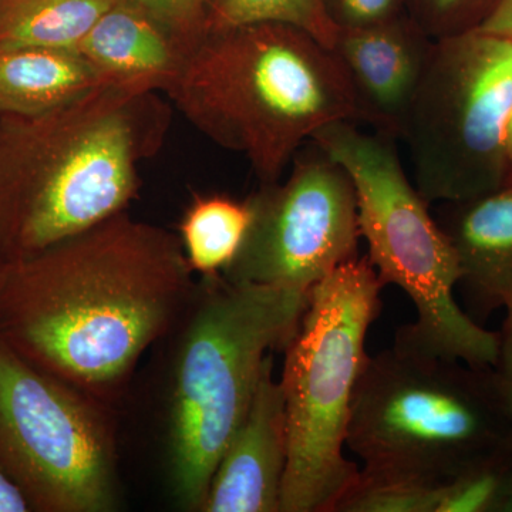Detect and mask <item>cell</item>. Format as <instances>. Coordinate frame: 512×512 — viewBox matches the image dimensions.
Returning a JSON list of instances; mask_svg holds the SVG:
<instances>
[{"label":"cell","mask_w":512,"mask_h":512,"mask_svg":"<svg viewBox=\"0 0 512 512\" xmlns=\"http://www.w3.org/2000/svg\"><path fill=\"white\" fill-rule=\"evenodd\" d=\"M191 272L177 235L121 211L0 264V339L74 389L103 392L171 325Z\"/></svg>","instance_id":"1"},{"label":"cell","mask_w":512,"mask_h":512,"mask_svg":"<svg viewBox=\"0 0 512 512\" xmlns=\"http://www.w3.org/2000/svg\"><path fill=\"white\" fill-rule=\"evenodd\" d=\"M157 93L101 84L0 126V264L35 255L126 210L164 140Z\"/></svg>","instance_id":"2"},{"label":"cell","mask_w":512,"mask_h":512,"mask_svg":"<svg viewBox=\"0 0 512 512\" xmlns=\"http://www.w3.org/2000/svg\"><path fill=\"white\" fill-rule=\"evenodd\" d=\"M167 94L192 126L247 158L264 184L279 181L320 128L360 121L332 50L281 23L208 29Z\"/></svg>","instance_id":"3"},{"label":"cell","mask_w":512,"mask_h":512,"mask_svg":"<svg viewBox=\"0 0 512 512\" xmlns=\"http://www.w3.org/2000/svg\"><path fill=\"white\" fill-rule=\"evenodd\" d=\"M346 448L360 477L439 485L512 454V416L491 366L427 355L393 342L367 356Z\"/></svg>","instance_id":"4"},{"label":"cell","mask_w":512,"mask_h":512,"mask_svg":"<svg viewBox=\"0 0 512 512\" xmlns=\"http://www.w3.org/2000/svg\"><path fill=\"white\" fill-rule=\"evenodd\" d=\"M205 279L178 350L168 419L170 487L187 511H201L266 357L285 349L308 303L293 289Z\"/></svg>","instance_id":"5"},{"label":"cell","mask_w":512,"mask_h":512,"mask_svg":"<svg viewBox=\"0 0 512 512\" xmlns=\"http://www.w3.org/2000/svg\"><path fill=\"white\" fill-rule=\"evenodd\" d=\"M383 288L365 256L339 266L308 293L279 380L288 426L281 512H336L359 480L360 468L345 448Z\"/></svg>","instance_id":"6"},{"label":"cell","mask_w":512,"mask_h":512,"mask_svg":"<svg viewBox=\"0 0 512 512\" xmlns=\"http://www.w3.org/2000/svg\"><path fill=\"white\" fill-rule=\"evenodd\" d=\"M315 146L348 173L356 192L360 235L384 286L413 302L417 319L394 342L427 355L493 366L498 332L476 322L456 301L457 256L429 204L410 183L393 138L335 121L313 134Z\"/></svg>","instance_id":"7"},{"label":"cell","mask_w":512,"mask_h":512,"mask_svg":"<svg viewBox=\"0 0 512 512\" xmlns=\"http://www.w3.org/2000/svg\"><path fill=\"white\" fill-rule=\"evenodd\" d=\"M511 106L512 36L473 29L436 40L402 137L427 204L470 200L511 177Z\"/></svg>","instance_id":"8"},{"label":"cell","mask_w":512,"mask_h":512,"mask_svg":"<svg viewBox=\"0 0 512 512\" xmlns=\"http://www.w3.org/2000/svg\"><path fill=\"white\" fill-rule=\"evenodd\" d=\"M0 463L42 510L110 512L119 505L113 437L97 407L2 339Z\"/></svg>","instance_id":"9"},{"label":"cell","mask_w":512,"mask_h":512,"mask_svg":"<svg viewBox=\"0 0 512 512\" xmlns=\"http://www.w3.org/2000/svg\"><path fill=\"white\" fill-rule=\"evenodd\" d=\"M254 211L244 244L222 276L309 293L359 258L356 192L348 173L316 147L295 161L285 183L248 198Z\"/></svg>","instance_id":"10"},{"label":"cell","mask_w":512,"mask_h":512,"mask_svg":"<svg viewBox=\"0 0 512 512\" xmlns=\"http://www.w3.org/2000/svg\"><path fill=\"white\" fill-rule=\"evenodd\" d=\"M434 46L409 13L369 28L338 30L330 50L348 77L360 121L382 136L403 137Z\"/></svg>","instance_id":"11"},{"label":"cell","mask_w":512,"mask_h":512,"mask_svg":"<svg viewBox=\"0 0 512 512\" xmlns=\"http://www.w3.org/2000/svg\"><path fill=\"white\" fill-rule=\"evenodd\" d=\"M286 464L285 400L271 353L247 416L215 468L201 511L281 512Z\"/></svg>","instance_id":"12"},{"label":"cell","mask_w":512,"mask_h":512,"mask_svg":"<svg viewBox=\"0 0 512 512\" xmlns=\"http://www.w3.org/2000/svg\"><path fill=\"white\" fill-rule=\"evenodd\" d=\"M436 221L460 265L466 312L480 323L512 289V175L493 191L443 202Z\"/></svg>","instance_id":"13"},{"label":"cell","mask_w":512,"mask_h":512,"mask_svg":"<svg viewBox=\"0 0 512 512\" xmlns=\"http://www.w3.org/2000/svg\"><path fill=\"white\" fill-rule=\"evenodd\" d=\"M74 52L104 82L153 93H167L190 53L160 20L130 0H117Z\"/></svg>","instance_id":"14"},{"label":"cell","mask_w":512,"mask_h":512,"mask_svg":"<svg viewBox=\"0 0 512 512\" xmlns=\"http://www.w3.org/2000/svg\"><path fill=\"white\" fill-rule=\"evenodd\" d=\"M104 82L72 50L0 47V113L36 116L92 92Z\"/></svg>","instance_id":"15"},{"label":"cell","mask_w":512,"mask_h":512,"mask_svg":"<svg viewBox=\"0 0 512 512\" xmlns=\"http://www.w3.org/2000/svg\"><path fill=\"white\" fill-rule=\"evenodd\" d=\"M117 0H0V47L76 49Z\"/></svg>","instance_id":"16"},{"label":"cell","mask_w":512,"mask_h":512,"mask_svg":"<svg viewBox=\"0 0 512 512\" xmlns=\"http://www.w3.org/2000/svg\"><path fill=\"white\" fill-rule=\"evenodd\" d=\"M254 218L251 202L228 195L195 197L180 224V241L192 271L221 275L244 244Z\"/></svg>","instance_id":"17"},{"label":"cell","mask_w":512,"mask_h":512,"mask_svg":"<svg viewBox=\"0 0 512 512\" xmlns=\"http://www.w3.org/2000/svg\"><path fill=\"white\" fill-rule=\"evenodd\" d=\"M254 23H281L301 29L329 49L338 33L325 0H210L207 30Z\"/></svg>","instance_id":"18"},{"label":"cell","mask_w":512,"mask_h":512,"mask_svg":"<svg viewBox=\"0 0 512 512\" xmlns=\"http://www.w3.org/2000/svg\"><path fill=\"white\" fill-rule=\"evenodd\" d=\"M439 487L379 483L359 477L336 512H437Z\"/></svg>","instance_id":"19"},{"label":"cell","mask_w":512,"mask_h":512,"mask_svg":"<svg viewBox=\"0 0 512 512\" xmlns=\"http://www.w3.org/2000/svg\"><path fill=\"white\" fill-rule=\"evenodd\" d=\"M498 0H407V13L434 40L477 29Z\"/></svg>","instance_id":"20"},{"label":"cell","mask_w":512,"mask_h":512,"mask_svg":"<svg viewBox=\"0 0 512 512\" xmlns=\"http://www.w3.org/2000/svg\"><path fill=\"white\" fill-rule=\"evenodd\" d=\"M173 32L188 52L207 32L210 0H130Z\"/></svg>","instance_id":"21"},{"label":"cell","mask_w":512,"mask_h":512,"mask_svg":"<svg viewBox=\"0 0 512 512\" xmlns=\"http://www.w3.org/2000/svg\"><path fill=\"white\" fill-rule=\"evenodd\" d=\"M326 10L338 30L380 25L407 13V0H325Z\"/></svg>","instance_id":"22"},{"label":"cell","mask_w":512,"mask_h":512,"mask_svg":"<svg viewBox=\"0 0 512 512\" xmlns=\"http://www.w3.org/2000/svg\"><path fill=\"white\" fill-rule=\"evenodd\" d=\"M505 315L503 329L498 332L497 357L493 369L495 382L500 389L512 416V289L504 299Z\"/></svg>","instance_id":"23"},{"label":"cell","mask_w":512,"mask_h":512,"mask_svg":"<svg viewBox=\"0 0 512 512\" xmlns=\"http://www.w3.org/2000/svg\"><path fill=\"white\" fill-rule=\"evenodd\" d=\"M32 507L16 481L0 471V512H25Z\"/></svg>","instance_id":"24"},{"label":"cell","mask_w":512,"mask_h":512,"mask_svg":"<svg viewBox=\"0 0 512 512\" xmlns=\"http://www.w3.org/2000/svg\"><path fill=\"white\" fill-rule=\"evenodd\" d=\"M477 29L497 35L512 36V0H498L495 8Z\"/></svg>","instance_id":"25"},{"label":"cell","mask_w":512,"mask_h":512,"mask_svg":"<svg viewBox=\"0 0 512 512\" xmlns=\"http://www.w3.org/2000/svg\"><path fill=\"white\" fill-rule=\"evenodd\" d=\"M498 512H512V473L508 478Z\"/></svg>","instance_id":"26"},{"label":"cell","mask_w":512,"mask_h":512,"mask_svg":"<svg viewBox=\"0 0 512 512\" xmlns=\"http://www.w3.org/2000/svg\"><path fill=\"white\" fill-rule=\"evenodd\" d=\"M507 156L510 161L511 175H512V106L510 111V119L507 124Z\"/></svg>","instance_id":"27"}]
</instances>
